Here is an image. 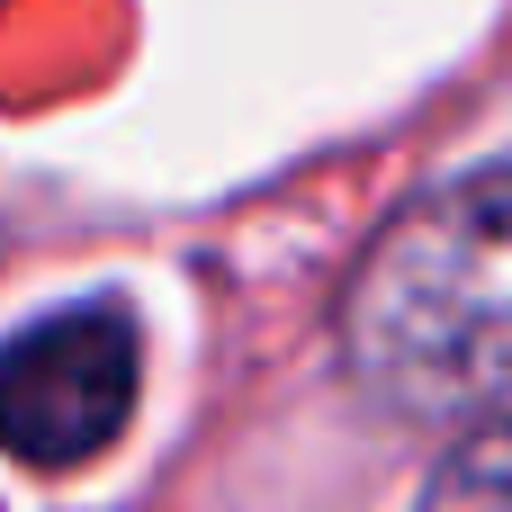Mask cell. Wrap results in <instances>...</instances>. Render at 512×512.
Here are the masks:
<instances>
[{
  "label": "cell",
  "instance_id": "3957f363",
  "mask_svg": "<svg viewBox=\"0 0 512 512\" xmlns=\"http://www.w3.org/2000/svg\"><path fill=\"white\" fill-rule=\"evenodd\" d=\"M414 512H512V423L477 432L468 450H450Z\"/></svg>",
  "mask_w": 512,
  "mask_h": 512
},
{
  "label": "cell",
  "instance_id": "7a4b0ae2",
  "mask_svg": "<svg viewBox=\"0 0 512 512\" xmlns=\"http://www.w3.org/2000/svg\"><path fill=\"white\" fill-rule=\"evenodd\" d=\"M135 315L126 306H63L0 342V450L27 468L99 459L135 414Z\"/></svg>",
  "mask_w": 512,
  "mask_h": 512
},
{
  "label": "cell",
  "instance_id": "6da1fadb",
  "mask_svg": "<svg viewBox=\"0 0 512 512\" xmlns=\"http://www.w3.org/2000/svg\"><path fill=\"white\" fill-rule=\"evenodd\" d=\"M342 369L405 423L512 405V162L414 198L342 288Z\"/></svg>",
  "mask_w": 512,
  "mask_h": 512
}]
</instances>
